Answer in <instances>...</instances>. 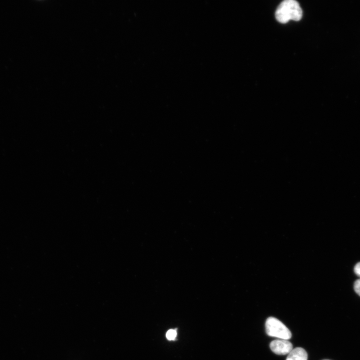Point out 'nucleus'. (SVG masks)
I'll return each mask as SVG.
<instances>
[{
	"label": "nucleus",
	"mask_w": 360,
	"mask_h": 360,
	"mask_svg": "<svg viewBox=\"0 0 360 360\" xmlns=\"http://www.w3.org/2000/svg\"></svg>",
	"instance_id": "6e6552de"
},
{
	"label": "nucleus",
	"mask_w": 360,
	"mask_h": 360,
	"mask_svg": "<svg viewBox=\"0 0 360 360\" xmlns=\"http://www.w3.org/2000/svg\"><path fill=\"white\" fill-rule=\"evenodd\" d=\"M354 288L356 292L360 296V278L355 281Z\"/></svg>",
	"instance_id": "423d86ee"
},
{
	"label": "nucleus",
	"mask_w": 360,
	"mask_h": 360,
	"mask_svg": "<svg viewBox=\"0 0 360 360\" xmlns=\"http://www.w3.org/2000/svg\"><path fill=\"white\" fill-rule=\"evenodd\" d=\"M270 347L272 352L278 355L288 354L293 349L292 344L283 339L272 340L270 344Z\"/></svg>",
	"instance_id": "7ed1b4c3"
},
{
	"label": "nucleus",
	"mask_w": 360,
	"mask_h": 360,
	"mask_svg": "<svg viewBox=\"0 0 360 360\" xmlns=\"http://www.w3.org/2000/svg\"><path fill=\"white\" fill-rule=\"evenodd\" d=\"M355 274L360 278V262L357 263L354 267Z\"/></svg>",
	"instance_id": "0eeeda50"
},
{
	"label": "nucleus",
	"mask_w": 360,
	"mask_h": 360,
	"mask_svg": "<svg viewBox=\"0 0 360 360\" xmlns=\"http://www.w3.org/2000/svg\"><path fill=\"white\" fill-rule=\"evenodd\" d=\"M302 16V11L298 2L294 0H285L278 6L276 11V20L286 24L290 20H300Z\"/></svg>",
	"instance_id": "f257e3e1"
},
{
	"label": "nucleus",
	"mask_w": 360,
	"mask_h": 360,
	"mask_svg": "<svg viewBox=\"0 0 360 360\" xmlns=\"http://www.w3.org/2000/svg\"><path fill=\"white\" fill-rule=\"evenodd\" d=\"M265 327L266 332L269 336L286 340L292 337V334L289 329L276 318H268L266 322Z\"/></svg>",
	"instance_id": "f03ea898"
},
{
	"label": "nucleus",
	"mask_w": 360,
	"mask_h": 360,
	"mask_svg": "<svg viewBox=\"0 0 360 360\" xmlns=\"http://www.w3.org/2000/svg\"><path fill=\"white\" fill-rule=\"evenodd\" d=\"M308 354L302 348H296L288 354L286 360H307Z\"/></svg>",
	"instance_id": "20e7f679"
},
{
	"label": "nucleus",
	"mask_w": 360,
	"mask_h": 360,
	"mask_svg": "<svg viewBox=\"0 0 360 360\" xmlns=\"http://www.w3.org/2000/svg\"><path fill=\"white\" fill-rule=\"evenodd\" d=\"M176 336V332L173 330H170L166 334V338L169 340H174Z\"/></svg>",
	"instance_id": "39448f33"
}]
</instances>
